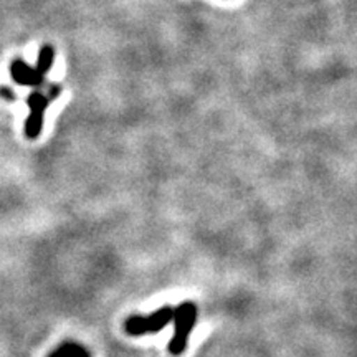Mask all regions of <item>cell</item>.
<instances>
[{"mask_svg":"<svg viewBox=\"0 0 357 357\" xmlns=\"http://www.w3.org/2000/svg\"><path fill=\"white\" fill-rule=\"evenodd\" d=\"M172 314H174L172 306H162L160 310L154 311L153 314L131 316V318H128L124 328H126V333L131 334V336L155 334L162 331L169 323H172Z\"/></svg>","mask_w":357,"mask_h":357,"instance_id":"3","label":"cell"},{"mask_svg":"<svg viewBox=\"0 0 357 357\" xmlns=\"http://www.w3.org/2000/svg\"><path fill=\"white\" fill-rule=\"evenodd\" d=\"M0 96H3V98H7V100H15V95H12V91L8 88H2L0 89Z\"/></svg>","mask_w":357,"mask_h":357,"instance_id":"7","label":"cell"},{"mask_svg":"<svg viewBox=\"0 0 357 357\" xmlns=\"http://www.w3.org/2000/svg\"><path fill=\"white\" fill-rule=\"evenodd\" d=\"M55 56H56L55 48H53L52 45H43V47L40 48V52H38L37 65H35V68H37L40 73L47 77V73L52 70L53 63H55Z\"/></svg>","mask_w":357,"mask_h":357,"instance_id":"6","label":"cell"},{"mask_svg":"<svg viewBox=\"0 0 357 357\" xmlns=\"http://www.w3.org/2000/svg\"><path fill=\"white\" fill-rule=\"evenodd\" d=\"M197 306L192 301H182L181 305L174 307L172 323H174V336L169 342V352L172 356H181L185 352L189 346V337L197 323Z\"/></svg>","mask_w":357,"mask_h":357,"instance_id":"1","label":"cell"},{"mask_svg":"<svg viewBox=\"0 0 357 357\" xmlns=\"http://www.w3.org/2000/svg\"><path fill=\"white\" fill-rule=\"evenodd\" d=\"M48 357H91L86 347L75 341H65L56 347Z\"/></svg>","mask_w":357,"mask_h":357,"instance_id":"5","label":"cell"},{"mask_svg":"<svg viewBox=\"0 0 357 357\" xmlns=\"http://www.w3.org/2000/svg\"><path fill=\"white\" fill-rule=\"evenodd\" d=\"M8 73H10V78L13 82L20 84V86L38 88L45 83V75L40 73L35 66L25 63L20 58H15V60L12 61L10 66H8Z\"/></svg>","mask_w":357,"mask_h":357,"instance_id":"4","label":"cell"},{"mask_svg":"<svg viewBox=\"0 0 357 357\" xmlns=\"http://www.w3.org/2000/svg\"><path fill=\"white\" fill-rule=\"evenodd\" d=\"M60 86L52 84V86L48 88V93L38 91L37 89V91L30 93V95L26 96V106H29L30 109L24 126V134L26 139H37L40 134H42L45 113H47L50 102L60 96Z\"/></svg>","mask_w":357,"mask_h":357,"instance_id":"2","label":"cell"}]
</instances>
